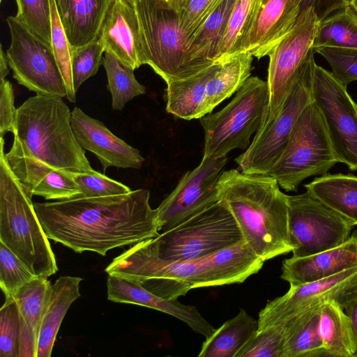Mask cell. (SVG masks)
<instances>
[{
  "label": "cell",
  "instance_id": "cell-1",
  "mask_svg": "<svg viewBox=\"0 0 357 357\" xmlns=\"http://www.w3.org/2000/svg\"><path fill=\"white\" fill-rule=\"evenodd\" d=\"M49 239L75 252L102 256L114 248L134 245L160 234L150 192L141 188L107 197H77L33 203Z\"/></svg>",
  "mask_w": 357,
  "mask_h": 357
},
{
  "label": "cell",
  "instance_id": "cell-2",
  "mask_svg": "<svg viewBox=\"0 0 357 357\" xmlns=\"http://www.w3.org/2000/svg\"><path fill=\"white\" fill-rule=\"evenodd\" d=\"M264 262L244 240L206 257L167 261L157 256L149 238L114 258L105 272L175 300L191 289L242 283L257 273Z\"/></svg>",
  "mask_w": 357,
  "mask_h": 357
},
{
  "label": "cell",
  "instance_id": "cell-3",
  "mask_svg": "<svg viewBox=\"0 0 357 357\" xmlns=\"http://www.w3.org/2000/svg\"><path fill=\"white\" fill-rule=\"evenodd\" d=\"M218 201L234 217L243 240L264 261L292 252L287 195L273 177L232 169L218 181Z\"/></svg>",
  "mask_w": 357,
  "mask_h": 357
},
{
  "label": "cell",
  "instance_id": "cell-4",
  "mask_svg": "<svg viewBox=\"0 0 357 357\" xmlns=\"http://www.w3.org/2000/svg\"><path fill=\"white\" fill-rule=\"evenodd\" d=\"M10 155L33 159L68 173H97L77 142L71 112L62 98L38 95L29 98L17 111Z\"/></svg>",
  "mask_w": 357,
  "mask_h": 357
},
{
  "label": "cell",
  "instance_id": "cell-5",
  "mask_svg": "<svg viewBox=\"0 0 357 357\" xmlns=\"http://www.w3.org/2000/svg\"><path fill=\"white\" fill-rule=\"evenodd\" d=\"M0 139V242L38 278L58 271L56 257L33 203L12 172Z\"/></svg>",
  "mask_w": 357,
  "mask_h": 357
},
{
  "label": "cell",
  "instance_id": "cell-6",
  "mask_svg": "<svg viewBox=\"0 0 357 357\" xmlns=\"http://www.w3.org/2000/svg\"><path fill=\"white\" fill-rule=\"evenodd\" d=\"M145 43L146 64L167 83L206 67L192 54L178 15L167 0H135Z\"/></svg>",
  "mask_w": 357,
  "mask_h": 357
},
{
  "label": "cell",
  "instance_id": "cell-7",
  "mask_svg": "<svg viewBox=\"0 0 357 357\" xmlns=\"http://www.w3.org/2000/svg\"><path fill=\"white\" fill-rule=\"evenodd\" d=\"M268 102L267 82L250 77L228 105L200 119L204 156L219 158L236 149H247L261 126Z\"/></svg>",
  "mask_w": 357,
  "mask_h": 357
},
{
  "label": "cell",
  "instance_id": "cell-8",
  "mask_svg": "<svg viewBox=\"0 0 357 357\" xmlns=\"http://www.w3.org/2000/svg\"><path fill=\"white\" fill-rule=\"evenodd\" d=\"M337 162L321 112L312 100L296 121L280 157L268 174L296 192L307 178L327 174Z\"/></svg>",
  "mask_w": 357,
  "mask_h": 357
},
{
  "label": "cell",
  "instance_id": "cell-9",
  "mask_svg": "<svg viewBox=\"0 0 357 357\" xmlns=\"http://www.w3.org/2000/svg\"><path fill=\"white\" fill-rule=\"evenodd\" d=\"M242 240L234 217L220 201L176 227L150 238L157 256L167 261L206 257Z\"/></svg>",
  "mask_w": 357,
  "mask_h": 357
},
{
  "label": "cell",
  "instance_id": "cell-10",
  "mask_svg": "<svg viewBox=\"0 0 357 357\" xmlns=\"http://www.w3.org/2000/svg\"><path fill=\"white\" fill-rule=\"evenodd\" d=\"M314 54L303 66L276 119L257 131L248 149L236 158L242 172L268 174L280 157L296 121L312 100Z\"/></svg>",
  "mask_w": 357,
  "mask_h": 357
},
{
  "label": "cell",
  "instance_id": "cell-11",
  "mask_svg": "<svg viewBox=\"0 0 357 357\" xmlns=\"http://www.w3.org/2000/svg\"><path fill=\"white\" fill-rule=\"evenodd\" d=\"M319 20L311 7L301 10L291 31L268 55V102L259 130L279 114L303 66L312 53Z\"/></svg>",
  "mask_w": 357,
  "mask_h": 357
},
{
  "label": "cell",
  "instance_id": "cell-12",
  "mask_svg": "<svg viewBox=\"0 0 357 357\" xmlns=\"http://www.w3.org/2000/svg\"><path fill=\"white\" fill-rule=\"evenodd\" d=\"M292 257L312 255L343 243L353 226L310 192L287 195Z\"/></svg>",
  "mask_w": 357,
  "mask_h": 357
},
{
  "label": "cell",
  "instance_id": "cell-13",
  "mask_svg": "<svg viewBox=\"0 0 357 357\" xmlns=\"http://www.w3.org/2000/svg\"><path fill=\"white\" fill-rule=\"evenodd\" d=\"M10 44L6 56L14 79L38 95L67 96L64 79L52 47L33 35L15 16L6 18Z\"/></svg>",
  "mask_w": 357,
  "mask_h": 357
},
{
  "label": "cell",
  "instance_id": "cell-14",
  "mask_svg": "<svg viewBox=\"0 0 357 357\" xmlns=\"http://www.w3.org/2000/svg\"><path fill=\"white\" fill-rule=\"evenodd\" d=\"M312 99L323 116L336 160L357 170V103L331 72L317 64Z\"/></svg>",
  "mask_w": 357,
  "mask_h": 357
},
{
  "label": "cell",
  "instance_id": "cell-15",
  "mask_svg": "<svg viewBox=\"0 0 357 357\" xmlns=\"http://www.w3.org/2000/svg\"><path fill=\"white\" fill-rule=\"evenodd\" d=\"M356 300L357 266L312 282L290 285L286 294L261 310L258 330L280 324L310 307L332 302L344 310Z\"/></svg>",
  "mask_w": 357,
  "mask_h": 357
},
{
  "label": "cell",
  "instance_id": "cell-16",
  "mask_svg": "<svg viewBox=\"0 0 357 357\" xmlns=\"http://www.w3.org/2000/svg\"><path fill=\"white\" fill-rule=\"evenodd\" d=\"M227 157L204 156L187 172L175 188L155 208L162 232L172 229L218 202V181Z\"/></svg>",
  "mask_w": 357,
  "mask_h": 357
},
{
  "label": "cell",
  "instance_id": "cell-17",
  "mask_svg": "<svg viewBox=\"0 0 357 357\" xmlns=\"http://www.w3.org/2000/svg\"><path fill=\"white\" fill-rule=\"evenodd\" d=\"M98 38L105 52L135 70L146 64L145 43L135 0H109Z\"/></svg>",
  "mask_w": 357,
  "mask_h": 357
},
{
  "label": "cell",
  "instance_id": "cell-18",
  "mask_svg": "<svg viewBox=\"0 0 357 357\" xmlns=\"http://www.w3.org/2000/svg\"><path fill=\"white\" fill-rule=\"evenodd\" d=\"M71 126L79 145L96 156L104 172L110 167L135 169L142 167L144 158L137 149L79 107L71 111Z\"/></svg>",
  "mask_w": 357,
  "mask_h": 357
},
{
  "label": "cell",
  "instance_id": "cell-19",
  "mask_svg": "<svg viewBox=\"0 0 357 357\" xmlns=\"http://www.w3.org/2000/svg\"><path fill=\"white\" fill-rule=\"evenodd\" d=\"M107 288V298L112 302L138 305L168 314L183 321L205 338L215 331V328L205 319L196 307L182 304L177 299L160 297L140 283L108 275Z\"/></svg>",
  "mask_w": 357,
  "mask_h": 357
},
{
  "label": "cell",
  "instance_id": "cell-20",
  "mask_svg": "<svg viewBox=\"0 0 357 357\" xmlns=\"http://www.w3.org/2000/svg\"><path fill=\"white\" fill-rule=\"evenodd\" d=\"M357 266V229L343 243L306 257L286 259L280 278L290 285L317 281Z\"/></svg>",
  "mask_w": 357,
  "mask_h": 357
},
{
  "label": "cell",
  "instance_id": "cell-21",
  "mask_svg": "<svg viewBox=\"0 0 357 357\" xmlns=\"http://www.w3.org/2000/svg\"><path fill=\"white\" fill-rule=\"evenodd\" d=\"M303 1L268 0L263 4L243 52H249L257 59L268 56L295 26Z\"/></svg>",
  "mask_w": 357,
  "mask_h": 357
},
{
  "label": "cell",
  "instance_id": "cell-22",
  "mask_svg": "<svg viewBox=\"0 0 357 357\" xmlns=\"http://www.w3.org/2000/svg\"><path fill=\"white\" fill-rule=\"evenodd\" d=\"M15 176L26 194L47 200H64L80 197L82 191L70 173L56 170L33 159L5 154Z\"/></svg>",
  "mask_w": 357,
  "mask_h": 357
},
{
  "label": "cell",
  "instance_id": "cell-23",
  "mask_svg": "<svg viewBox=\"0 0 357 357\" xmlns=\"http://www.w3.org/2000/svg\"><path fill=\"white\" fill-rule=\"evenodd\" d=\"M51 287L47 278H37L14 296L20 323L19 357H37L38 335Z\"/></svg>",
  "mask_w": 357,
  "mask_h": 357
},
{
  "label": "cell",
  "instance_id": "cell-24",
  "mask_svg": "<svg viewBox=\"0 0 357 357\" xmlns=\"http://www.w3.org/2000/svg\"><path fill=\"white\" fill-rule=\"evenodd\" d=\"M109 0H54L57 13L72 46L85 45L98 38Z\"/></svg>",
  "mask_w": 357,
  "mask_h": 357
},
{
  "label": "cell",
  "instance_id": "cell-25",
  "mask_svg": "<svg viewBox=\"0 0 357 357\" xmlns=\"http://www.w3.org/2000/svg\"><path fill=\"white\" fill-rule=\"evenodd\" d=\"M82 278L61 276L52 284L38 340L37 357H50L61 322L72 303L80 296Z\"/></svg>",
  "mask_w": 357,
  "mask_h": 357
},
{
  "label": "cell",
  "instance_id": "cell-26",
  "mask_svg": "<svg viewBox=\"0 0 357 357\" xmlns=\"http://www.w3.org/2000/svg\"><path fill=\"white\" fill-rule=\"evenodd\" d=\"M219 66L214 63L192 77L166 83V111L184 120L200 119L206 115L207 82Z\"/></svg>",
  "mask_w": 357,
  "mask_h": 357
},
{
  "label": "cell",
  "instance_id": "cell-27",
  "mask_svg": "<svg viewBox=\"0 0 357 357\" xmlns=\"http://www.w3.org/2000/svg\"><path fill=\"white\" fill-rule=\"evenodd\" d=\"M321 305L307 308L280 323L285 332L282 357H325L319 331Z\"/></svg>",
  "mask_w": 357,
  "mask_h": 357
},
{
  "label": "cell",
  "instance_id": "cell-28",
  "mask_svg": "<svg viewBox=\"0 0 357 357\" xmlns=\"http://www.w3.org/2000/svg\"><path fill=\"white\" fill-rule=\"evenodd\" d=\"M307 191L357 225V176L326 174L305 184Z\"/></svg>",
  "mask_w": 357,
  "mask_h": 357
},
{
  "label": "cell",
  "instance_id": "cell-29",
  "mask_svg": "<svg viewBox=\"0 0 357 357\" xmlns=\"http://www.w3.org/2000/svg\"><path fill=\"white\" fill-rule=\"evenodd\" d=\"M258 328V321L241 309L236 316L205 338L198 356L236 357Z\"/></svg>",
  "mask_w": 357,
  "mask_h": 357
},
{
  "label": "cell",
  "instance_id": "cell-30",
  "mask_svg": "<svg viewBox=\"0 0 357 357\" xmlns=\"http://www.w3.org/2000/svg\"><path fill=\"white\" fill-rule=\"evenodd\" d=\"M319 331L325 356L356 357L357 344L349 317L335 303L321 304Z\"/></svg>",
  "mask_w": 357,
  "mask_h": 357
},
{
  "label": "cell",
  "instance_id": "cell-31",
  "mask_svg": "<svg viewBox=\"0 0 357 357\" xmlns=\"http://www.w3.org/2000/svg\"><path fill=\"white\" fill-rule=\"evenodd\" d=\"M253 56L249 52L237 54L225 62L211 76L206 85V114L236 93L250 77Z\"/></svg>",
  "mask_w": 357,
  "mask_h": 357
},
{
  "label": "cell",
  "instance_id": "cell-32",
  "mask_svg": "<svg viewBox=\"0 0 357 357\" xmlns=\"http://www.w3.org/2000/svg\"><path fill=\"white\" fill-rule=\"evenodd\" d=\"M261 0H237L231 13L225 35L218 47L215 63H221L243 53L244 44L255 22Z\"/></svg>",
  "mask_w": 357,
  "mask_h": 357
},
{
  "label": "cell",
  "instance_id": "cell-33",
  "mask_svg": "<svg viewBox=\"0 0 357 357\" xmlns=\"http://www.w3.org/2000/svg\"><path fill=\"white\" fill-rule=\"evenodd\" d=\"M236 2L224 0L189 41V49L194 58L206 67L215 63L218 47Z\"/></svg>",
  "mask_w": 357,
  "mask_h": 357
},
{
  "label": "cell",
  "instance_id": "cell-34",
  "mask_svg": "<svg viewBox=\"0 0 357 357\" xmlns=\"http://www.w3.org/2000/svg\"><path fill=\"white\" fill-rule=\"evenodd\" d=\"M317 47L357 49V13L349 6L319 22L313 43Z\"/></svg>",
  "mask_w": 357,
  "mask_h": 357
},
{
  "label": "cell",
  "instance_id": "cell-35",
  "mask_svg": "<svg viewBox=\"0 0 357 357\" xmlns=\"http://www.w3.org/2000/svg\"><path fill=\"white\" fill-rule=\"evenodd\" d=\"M102 64L107 74V88L111 94L113 109H122L130 100L146 93L145 86L135 76V70L112 54L105 52Z\"/></svg>",
  "mask_w": 357,
  "mask_h": 357
},
{
  "label": "cell",
  "instance_id": "cell-36",
  "mask_svg": "<svg viewBox=\"0 0 357 357\" xmlns=\"http://www.w3.org/2000/svg\"><path fill=\"white\" fill-rule=\"evenodd\" d=\"M51 3V47L65 82L67 90V99L74 102L76 92L74 89L72 75L73 47L66 35L65 31L57 13L54 0Z\"/></svg>",
  "mask_w": 357,
  "mask_h": 357
},
{
  "label": "cell",
  "instance_id": "cell-37",
  "mask_svg": "<svg viewBox=\"0 0 357 357\" xmlns=\"http://www.w3.org/2000/svg\"><path fill=\"white\" fill-rule=\"evenodd\" d=\"M37 278L13 251L0 242V287L6 299L14 298L22 287Z\"/></svg>",
  "mask_w": 357,
  "mask_h": 357
},
{
  "label": "cell",
  "instance_id": "cell-38",
  "mask_svg": "<svg viewBox=\"0 0 357 357\" xmlns=\"http://www.w3.org/2000/svg\"><path fill=\"white\" fill-rule=\"evenodd\" d=\"M17 7L15 16L33 35L51 47L50 0H15Z\"/></svg>",
  "mask_w": 357,
  "mask_h": 357
},
{
  "label": "cell",
  "instance_id": "cell-39",
  "mask_svg": "<svg viewBox=\"0 0 357 357\" xmlns=\"http://www.w3.org/2000/svg\"><path fill=\"white\" fill-rule=\"evenodd\" d=\"M189 41L224 0H167Z\"/></svg>",
  "mask_w": 357,
  "mask_h": 357
},
{
  "label": "cell",
  "instance_id": "cell-40",
  "mask_svg": "<svg viewBox=\"0 0 357 357\" xmlns=\"http://www.w3.org/2000/svg\"><path fill=\"white\" fill-rule=\"evenodd\" d=\"M284 340L283 324L257 330L236 357H282Z\"/></svg>",
  "mask_w": 357,
  "mask_h": 357
},
{
  "label": "cell",
  "instance_id": "cell-41",
  "mask_svg": "<svg viewBox=\"0 0 357 357\" xmlns=\"http://www.w3.org/2000/svg\"><path fill=\"white\" fill-rule=\"evenodd\" d=\"M104 52L103 44L98 38L85 45L73 47L72 75L76 93L86 79L97 73Z\"/></svg>",
  "mask_w": 357,
  "mask_h": 357
},
{
  "label": "cell",
  "instance_id": "cell-42",
  "mask_svg": "<svg viewBox=\"0 0 357 357\" xmlns=\"http://www.w3.org/2000/svg\"><path fill=\"white\" fill-rule=\"evenodd\" d=\"M20 323L14 298L6 299L0 310V356L19 357Z\"/></svg>",
  "mask_w": 357,
  "mask_h": 357
},
{
  "label": "cell",
  "instance_id": "cell-43",
  "mask_svg": "<svg viewBox=\"0 0 357 357\" xmlns=\"http://www.w3.org/2000/svg\"><path fill=\"white\" fill-rule=\"evenodd\" d=\"M313 50L328 61L333 75L344 86L357 80V49L317 47Z\"/></svg>",
  "mask_w": 357,
  "mask_h": 357
},
{
  "label": "cell",
  "instance_id": "cell-44",
  "mask_svg": "<svg viewBox=\"0 0 357 357\" xmlns=\"http://www.w3.org/2000/svg\"><path fill=\"white\" fill-rule=\"evenodd\" d=\"M82 191L80 197H96L123 195L132 190L127 185L109 178L104 174L70 173Z\"/></svg>",
  "mask_w": 357,
  "mask_h": 357
},
{
  "label": "cell",
  "instance_id": "cell-45",
  "mask_svg": "<svg viewBox=\"0 0 357 357\" xmlns=\"http://www.w3.org/2000/svg\"><path fill=\"white\" fill-rule=\"evenodd\" d=\"M17 109L12 84L7 79L0 80V137L10 132L13 134Z\"/></svg>",
  "mask_w": 357,
  "mask_h": 357
},
{
  "label": "cell",
  "instance_id": "cell-46",
  "mask_svg": "<svg viewBox=\"0 0 357 357\" xmlns=\"http://www.w3.org/2000/svg\"><path fill=\"white\" fill-rule=\"evenodd\" d=\"M349 1L350 0H304L302 9L311 7L320 22L329 16L333 11H337L348 6Z\"/></svg>",
  "mask_w": 357,
  "mask_h": 357
},
{
  "label": "cell",
  "instance_id": "cell-47",
  "mask_svg": "<svg viewBox=\"0 0 357 357\" xmlns=\"http://www.w3.org/2000/svg\"><path fill=\"white\" fill-rule=\"evenodd\" d=\"M344 311L349 318L357 344V300L348 305ZM357 357V354H356Z\"/></svg>",
  "mask_w": 357,
  "mask_h": 357
},
{
  "label": "cell",
  "instance_id": "cell-48",
  "mask_svg": "<svg viewBox=\"0 0 357 357\" xmlns=\"http://www.w3.org/2000/svg\"><path fill=\"white\" fill-rule=\"evenodd\" d=\"M0 52V80H3L5 79L6 76L9 74V66L6 52L3 51L1 45Z\"/></svg>",
  "mask_w": 357,
  "mask_h": 357
},
{
  "label": "cell",
  "instance_id": "cell-49",
  "mask_svg": "<svg viewBox=\"0 0 357 357\" xmlns=\"http://www.w3.org/2000/svg\"><path fill=\"white\" fill-rule=\"evenodd\" d=\"M349 6L357 13V0H350Z\"/></svg>",
  "mask_w": 357,
  "mask_h": 357
},
{
  "label": "cell",
  "instance_id": "cell-50",
  "mask_svg": "<svg viewBox=\"0 0 357 357\" xmlns=\"http://www.w3.org/2000/svg\"><path fill=\"white\" fill-rule=\"evenodd\" d=\"M268 0H261L262 5L267 2Z\"/></svg>",
  "mask_w": 357,
  "mask_h": 357
},
{
  "label": "cell",
  "instance_id": "cell-51",
  "mask_svg": "<svg viewBox=\"0 0 357 357\" xmlns=\"http://www.w3.org/2000/svg\"><path fill=\"white\" fill-rule=\"evenodd\" d=\"M236 1H237V0H236Z\"/></svg>",
  "mask_w": 357,
  "mask_h": 357
}]
</instances>
